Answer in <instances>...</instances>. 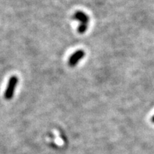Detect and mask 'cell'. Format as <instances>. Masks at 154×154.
Segmentation results:
<instances>
[{
	"mask_svg": "<svg viewBox=\"0 0 154 154\" xmlns=\"http://www.w3.org/2000/svg\"><path fill=\"white\" fill-rule=\"evenodd\" d=\"M73 19L79 22L78 29H77L79 33L82 34L85 33L88 29V22H89V18L88 15L82 11H77L73 15Z\"/></svg>",
	"mask_w": 154,
	"mask_h": 154,
	"instance_id": "obj_1",
	"label": "cell"
},
{
	"mask_svg": "<svg viewBox=\"0 0 154 154\" xmlns=\"http://www.w3.org/2000/svg\"><path fill=\"white\" fill-rule=\"evenodd\" d=\"M19 82L18 77L16 76H12L10 77L9 79L8 84H7V87L6 88L5 94H4V96H5V99L7 100H10L13 98V96H14L15 88L17 87V84Z\"/></svg>",
	"mask_w": 154,
	"mask_h": 154,
	"instance_id": "obj_2",
	"label": "cell"
},
{
	"mask_svg": "<svg viewBox=\"0 0 154 154\" xmlns=\"http://www.w3.org/2000/svg\"><path fill=\"white\" fill-rule=\"evenodd\" d=\"M86 53L85 51L83 49H79L77 51H75L74 54H72L71 55V57H69L68 63L69 66L71 67H74L78 64L79 62L82 60L83 58L84 57Z\"/></svg>",
	"mask_w": 154,
	"mask_h": 154,
	"instance_id": "obj_3",
	"label": "cell"
},
{
	"mask_svg": "<svg viewBox=\"0 0 154 154\" xmlns=\"http://www.w3.org/2000/svg\"><path fill=\"white\" fill-rule=\"evenodd\" d=\"M151 121H152V122H153V123H154V116L151 118Z\"/></svg>",
	"mask_w": 154,
	"mask_h": 154,
	"instance_id": "obj_4",
	"label": "cell"
}]
</instances>
